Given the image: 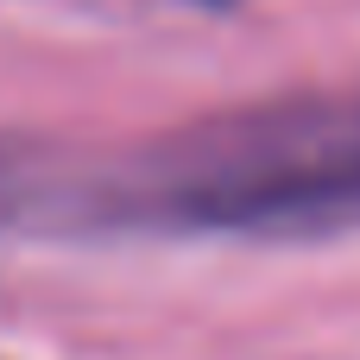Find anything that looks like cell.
Masks as SVG:
<instances>
[{"mask_svg": "<svg viewBox=\"0 0 360 360\" xmlns=\"http://www.w3.org/2000/svg\"><path fill=\"white\" fill-rule=\"evenodd\" d=\"M202 6H228V0H202Z\"/></svg>", "mask_w": 360, "mask_h": 360, "instance_id": "cell-2", "label": "cell"}, {"mask_svg": "<svg viewBox=\"0 0 360 360\" xmlns=\"http://www.w3.org/2000/svg\"><path fill=\"white\" fill-rule=\"evenodd\" d=\"M0 234H360V95H285L146 139H0Z\"/></svg>", "mask_w": 360, "mask_h": 360, "instance_id": "cell-1", "label": "cell"}]
</instances>
